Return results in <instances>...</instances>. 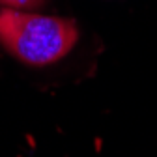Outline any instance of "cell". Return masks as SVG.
Wrapping results in <instances>:
<instances>
[{
    "instance_id": "cell-1",
    "label": "cell",
    "mask_w": 157,
    "mask_h": 157,
    "mask_svg": "<svg viewBox=\"0 0 157 157\" xmlns=\"http://www.w3.org/2000/svg\"><path fill=\"white\" fill-rule=\"evenodd\" d=\"M77 39L78 30L67 19L0 10V43L25 64H52L75 47Z\"/></svg>"
},
{
    "instance_id": "cell-2",
    "label": "cell",
    "mask_w": 157,
    "mask_h": 157,
    "mask_svg": "<svg viewBox=\"0 0 157 157\" xmlns=\"http://www.w3.org/2000/svg\"><path fill=\"white\" fill-rule=\"evenodd\" d=\"M43 0H0V6L11 8V10H23V8H36Z\"/></svg>"
}]
</instances>
